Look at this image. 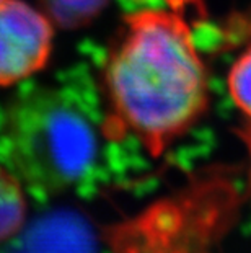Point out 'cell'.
Masks as SVG:
<instances>
[{
	"mask_svg": "<svg viewBox=\"0 0 251 253\" xmlns=\"http://www.w3.org/2000/svg\"><path fill=\"white\" fill-rule=\"evenodd\" d=\"M52 21L23 0H0V85L41 71L52 51Z\"/></svg>",
	"mask_w": 251,
	"mask_h": 253,
	"instance_id": "obj_3",
	"label": "cell"
},
{
	"mask_svg": "<svg viewBox=\"0 0 251 253\" xmlns=\"http://www.w3.org/2000/svg\"><path fill=\"white\" fill-rule=\"evenodd\" d=\"M52 23L62 28H78L90 23L108 0H39Z\"/></svg>",
	"mask_w": 251,
	"mask_h": 253,
	"instance_id": "obj_5",
	"label": "cell"
},
{
	"mask_svg": "<svg viewBox=\"0 0 251 253\" xmlns=\"http://www.w3.org/2000/svg\"><path fill=\"white\" fill-rule=\"evenodd\" d=\"M12 171L25 186L59 195L83 178L98 152V131L77 101L52 88L23 91L5 115Z\"/></svg>",
	"mask_w": 251,
	"mask_h": 253,
	"instance_id": "obj_2",
	"label": "cell"
},
{
	"mask_svg": "<svg viewBox=\"0 0 251 253\" xmlns=\"http://www.w3.org/2000/svg\"><path fill=\"white\" fill-rule=\"evenodd\" d=\"M28 201L25 185L12 169L0 165V244L17 235L25 225Z\"/></svg>",
	"mask_w": 251,
	"mask_h": 253,
	"instance_id": "obj_4",
	"label": "cell"
},
{
	"mask_svg": "<svg viewBox=\"0 0 251 253\" xmlns=\"http://www.w3.org/2000/svg\"><path fill=\"white\" fill-rule=\"evenodd\" d=\"M197 0H167L170 8L127 13L103 69L109 139L131 136L160 157L204 116L209 80L184 10Z\"/></svg>",
	"mask_w": 251,
	"mask_h": 253,
	"instance_id": "obj_1",
	"label": "cell"
},
{
	"mask_svg": "<svg viewBox=\"0 0 251 253\" xmlns=\"http://www.w3.org/2000/svg\"><path fill=\"white\" fill-rule=\"evenodd\" d=\"M240 137L243 139V142L247 144L248 152H250V188H251V121H248L242 129L238 131Z\"/></svg>",
	"mask_w": 251,
	"mask_h": 253,
	"instance_id": "obj_7",
	"label": "cell"
},
{
	"mask_svg": "<svg viewBox=\"0 0 251 253\" xmlns=\"http://www.w3.org/2000/svg\"><path fill=\"white\" fill-rule=\"evenodd\" d=\"M227 84L235 106L251 121V46L233 62Z\"/></svg>",
	"mask_w": 251,
	"mask_h": 253,
	"instance_id": "obj_6",
	"label": "cell"
}]
</instances>
